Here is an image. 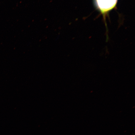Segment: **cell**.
<instances>
[{"instance_id":"6da1fadb","label":"cell","mask_w":135,"mask_h":135,"mask_svg":"<svg viewBox=\"0 0 135 135\" xmlns=\"http://www.w3.org/2000/svg\"><path fill=\"white\" fill-rule=\"evenodd\" d=\"M95 6L103 15H105L113 9L118 0H94Z\"/></svg>"}]
</instances>
